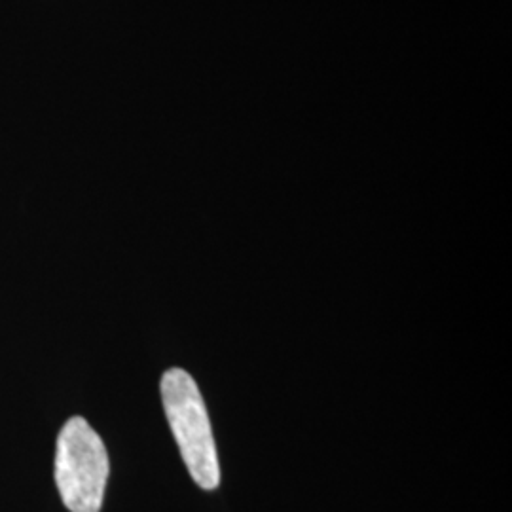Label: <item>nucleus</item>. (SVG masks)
<instances>
[{"label": "nucleus", "mask_w": 512, "mask_h": 512, "mask_svg": "<svg viewBox=\"0 0 512 512\" xmlns=\"http://www.w3.org/2000/svg\"><path fill=\"white\" fill-rule=\"evenodd\" d=\"M160 391L165 416L188 473L203 490L219 488L217 446L202 393L194 378L181 368H171L162 378Z\"/></svg>", "instance_id": "obj_1"}, {"label": "nucleus", "mask_w": 512, "mask_h": 512, "mask_svg": "<svg viewBox=\"0 0 512 512\" xmlns=\"http://www.w3.org/2000/svg\"><path fill=\"white\" fill-rule=\"evenodd\" d=\"M109 454L84 418L63 425L55 452V484L71 512H99L109 480Z\"/></svg>", "instance_id": "obj_2"}]
</instances>
